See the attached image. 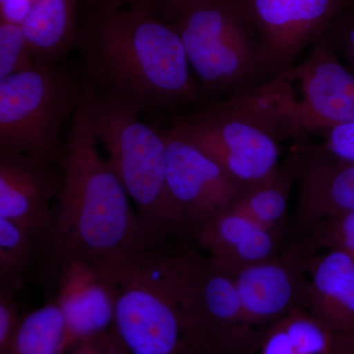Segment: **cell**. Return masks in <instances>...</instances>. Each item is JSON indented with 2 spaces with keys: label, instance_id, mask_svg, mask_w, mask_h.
Returning <instances> with one entry per match:
<instances>
[{
  "label": "cell",
  "instance_id": "1",
  "mask_svg": "<svg viewBox=\"0 0 354 354\" xmlns=\"http://www.w3.org/2000/svg\"><path fill=\"white\" fill-rule=\"evenodd\" d=\"M76 48L84 77L140 113L174 111L202 102L176 27L147 9L95 6L79 28Z\"/></svg>",
  "mask_w": 354,
  "mask_h": 354
},
{
  "label": "cell",
  "instance_id": "2",
  "mask_svg": "<svg viewBox=\"0 0 354 354\" xmlns=\"http://www.w3.org/2000/svg\"><path fill=\"white\" fill-rule=\"evenodd\" d=\"M93 91L94 84L84 77L82 97L58 164L59 207L48 242L59 266L86 260L106 267L153 242L120 178L97 153L91 120Z\"/></svg>",
  "mask_w": 354,
  "mask_h": 354
},
{
  "label": "cell",
  "instance_id": "3",
  "mask_svg": "<svg viewBox=\"0 0 354 354\" xmlns=\"http://www.w3.org/2000/svg\"><path fill=\"white\" fill-rule=\"evenodd\" d=\"M186 254L150 242L106 266L118 291L111 330L127 354H205L186 297Z\"/></svg>",
  "mask_w": 354,
  "mask_h": 354
},
{
  "label": "cell",
  "instance_id": "4",
  "mask_svg": "<svg viewBox=\"0 0 354 354\" xmlns=\"http://www.w3.org/2000/svg\"><path fill=\"white\" fill-rule=\"evenodd\" d=\"M94 84V83H93ZM140 111L94 85L91 120L97 143L127 190L144 232L151 241L185 234L167 186L165 131L142 121Z\"/></svg>",
  "mask_w": 354,
  "mask_h": 354
},
{
  "label": "cell",
  "instance_id": "5",
  "mask_svg": "<svg viewBox=\"0 0 354 354\" xmlns=\"http://www.w3.org/2000/svg\"><path fill=\"white\" fill-rule=\"evenodd\" d=\"M171 23L201 104L243 94L274 78L255 30L235 0H205Z\"/></svg>",
  "mask_w": 354,
  "mask_h": 354
},
{
  "label": "cell",
  "instance_id": "6",
  "mask_svg": "<svg viewBox=\"0 0 354 354\" xmlns=\"http://www.w3.org/2000/svg\"><path fill=\"white\" fill-rule=\"evenodd\" d=\"M253 91L283 142L354 123V74L325 36L297 64Z\"/></svg>",
  "mask_w": 354,
  "mask_h": 354
},
{
  "label": "cell",
  "instance_id": "7",
  "mask_svg": "<svg viewBox=\"0 0 354 354\" xmlns=\"http://www.w3.org/2000/svg\"><path fill=\"white\" fill-rule=\"evenodd\" d=\"M169 128L249 189L281 167V141L246 93L198 104L176 116Z\"/></svg>",
  "mask_w": 354,
  "mask_h": 354
},
{
  "label": "cell",
  "instance_id": "8",
  "mask_svg": "<svg viewBox=\"0 0 354 354\" xmlns=\"http://www.w3.org/2000/svg\"><path fill=\"white\" fill-rule=\"evenodd\" d=\"M83 95V81L60 64H36L0 79V151L59 164L60 130Z\"/></svg>",
  "mask_w": 354,
  "mask_h": 354
},
{
  "label": "cell",
  "instance_id": "9",
  "mask_svg": "<svg viewBox=\"0 0 354 354\" xmlns=\"http://www.w3.org/2000/svg\"><path fill=\"white\" fill-rule=\"evenodd\" d=\"M185 290L205 354H256L263 334L247 323L234 277L211 257L187 251Z\"/></svg>",
  "mask_w": 354,
  "mask_h": 354
},
{
  "label": "cell",
  "instance_id": "10",
  "mask_svg": "<svg viewBox=\"0 0 354 354\" xmlns=\"http://www.w3.org/2000/svg\"><path fill=\"white\" fill-rule=\"evenodd\" d=\"M264 50L274 77L288 71L325 36L348 0H235Z\"/></svg>",
  "mask_w": 354,
  "mask_h": 354
},
{
  "label": "cell",
  "instance_id": "11",
  "mask_svg": "<svg viewBox=\"0 0 354 354\" xmlns=\"http://www.w3.org/2000/svg\"><path fill=\"white\" fill-rule=\"evenodd\" d=\"M165 133L167 186L185 232L192 235L232 209L249 188L192 142L171 128Z\"/></svg>",
  "mask_w": 354,
  "mask_h": 354
},
{
  "label": "cell",
  "instance_id": "12",
  "mask_svg": "<svg viewBox=\"0 0 354 354\" xmlns=\"http://www.w3.org/2000/svg\"><path fill=\"white\" fill-rule=\"evenodd\" d=\"M307 255L299 243L232 274L248 325L261 334L306 304Z\"/></svg>",
  "mask_w": 354,
  "mask_h": 354
},
{
  "label": "cell",
  "instance_id": "13",
  "mask_svg": "<svg viewBox=\"0 0 354 354\" xmlns=\"http://www.w3.org/2000/svg\"><path fill=\"white\" fill-rule=\"evenodd\" d=\"M59 165L46 158L0 151V218L50 241L51 203L62 187Z\"/></svg>",
  "mask_w": 354,
  "mask_h": 354
},
{
  "label": "cell",
  "instance_id": "14",
  "mask_svg": "<svg viewBox=\"0 0 354 354\" xmlns=\"http://www.w3.org/2000/svg\"><path fill=\"white\" fill-rule=\"evenodd\" d=\"M295 223L311 232L333 216L354 211V162L337 158L311 140L295 142Z\"/></svg>",
  "mask_w": 354,
  "mask_h": 354
},
{
  "label": "cell",
  "instance_id": "15",
  "mask_svg": "<svg viewBox=\"0 0 354 354\" xmlns=\"http://www.w3.org/2000/svg\"><path fill=\"white\" fill-rule=\"evenodd\" d=\"M58 307L64 318V354L79 342L113 329L118 291L104 266L71 260L60 266Z\"/></svg>",
  "mask_w": 354,
  "mask_h": 354
},
{
  "label": "cell",
  "instance_id": "16",
  "mask_svg": "<svg viewBox=\"0 0 354 354\" xmlns=\"http://www.w3.org/2000/svg\"><path fill=\"white\" fill-rule=\"evenodd\" d=\"M305 308L337 332H354V256L330 249L307 256Z\"/></svg>",
  "mask_w": 354,
  "mask_h": 354
},
{
  "label": "cell",
  "instance_id": "17",
  "mask_svg": "<svg viewBox=\"0 0 354 354\" xmlns=\"http://www.w3.org/2000/svg\"><path fill=\"white\" fill-rule=\"evenodd\" d=\"M192 236L232 274L279 254V230L263 227L232 209L198 228Z\"/></svg>",
  "mask_w": 354,
  "mask_h": 354
},
{
  "label": "cell",
  "instance_id": "18",
  "mask_svg": "<svg viewBox=\"0 0 354 354\" xmlns=\"http://www.w3.org/2000/svg\"><path fill=\"white\" fill-rule=\"evenodd\" d=\"M77 0H35L23 31L36 64H60L76 46Z\"/></svg>",
  "mask_w": 354,
  "mask_h": 354
},
{
  "label": "cell",
  "instance_id": "19",
  "mask_svg": "<svg viewBox=\"0 0 354 354\" xmlns=\"http://www.w3.org/2000/svg\"><path fill=\"white\" fill-rule=\"evenodd\" d=\"M339 332L304 307L265 330L256 354H334Z\"/></svg>",
  "mask_w": 354,
  "mask_h": 354
},
{
  "label": "cell",
  "instance_id": "20",
  "mask_svg": "<svg viewBox=\"0 0 354 354\" xmlns=\"http://www.w3.org/2000/svg\"><path fill=\"white\" fill-rule=\"evenodd\" d=\"M295 157L292 150L281 162L276 174L253 186L232 209L251 218L263 227L279 230L288 214V200L295 183Z\"/></svg>",
  "mask_w": 354,
  "mask_h": 354
},
{
  "label": "cell",
  "instance_id": "21",
  "mask_svg": "<svg viewBox=\"0 0 354 354\" xmlns=\"http://www.w3.org/2000/svg\"><path fill=\"white\" fill-rule=\"evenodd\" d=\"M64 315L53 300L23 316L3 354H64Z\"/></svg>",
  "mask_w": 354,
  "mask_h": 354
},
{
  "label": "cell",
  "instance_id": "22",
  "mask_svg": "<svg viewBox=\"0 0 354 354\" xmlns=\"http://www.w3.org/2000/svg\"><path fill=\"white\" fill-rule=\"evenodd\" d=\"M36 241L25 228L0 218V278L3 285L20 286L34 260Z\"/></svg>",
  "mask_w": 354,
  "mask_h": 354
},
{
  "label": "cell",
  "instance_id": "23",
  "mask_svg": "<svg viewBox=\"0 0 354 354\" xmlns=\"http://www.w3.org/2000/svg\"><path fill=\"white\" fill-rule=\"evenodd\" d=\"M299 244L307 256L330 249L354 256V211L323 221Z\"/></svg>",
  "mask_w": 354,
  "mask_h": 354
},
{
  "label": "cell",
  "instance_id": "24",
  "mask_svg": "<svg viewBox=\"0 0 354 354\" xmlns=\"http://www.w3.org/2000/svg\"><path fill=\"white\" fill-rule=\"evenodd\" d=\"M36 65L21 24L0 20V79Z\"/></svg>",
  "mask_w": 354,
  "mask_h": 354
},
{
  "label": "cell",
  "instance_id": "25",
  "mask_svg": "<svg viewBox=\"0 0 354 354\" xmlns=\"http://www.w3.org/2000/svg\"><path fill=\"white\" fill-rule=\"evenodd\" d=\"M312 137L319 140L317 144L335 157L354 162V123L322 128L314 132L309 139Z\"/></svg>",
  "mask_w": 354,
  "mask_h": 354
},
{
  "label": "cell",
  "instance_id": "26",
  "mask_svg": "<svg viewBox=\"0 0 354 354\" xmlns=\"http://www.w3.org/2000/svg\"><path fill=\"white\" fill-rule=\"evenodd\" d=\"M23 316L12 293V288L1 283L0 288V354L6 353Z\"/></svg>",
  "mask_w": 354,
  "mask_h": 354
},
{
  "label": "cell",
  "instance_id": "27",
  "mask_svg": "<svg viewBox=\"0 0 354 354\" xmlns=\"http://www.w3.org/2000/svg\"><path fill=\"white\" fill-rule=\"evenodd\" d=\"M113 330L79 342L66 354H109L115 344Z\"/></svg>",
  "mask_w": 354,
  "mask_h": 354
},
{
  "label": "cell",
  "instance_id": "28",
  "mask_svg": "<svg viewBox=\"0 0 354 354\" xmlns=\"http://www.w3.org/2000/svg\"><path fill=\"white\" fill-rule=\"evenodd\" d=\"M35 0H0V20L22 24Z\"/></svg>",
  "mask_w": 354,
  "mask_h": 354
},
{
  "label": "cell",
  "instance_id": "29",
  "mask_svg": "<svg viewBox=\"0 0 354 354\" xmlns=\"http://www.w3.org/2000/svg\"><path fill=\"white\" fill-rule=\"evenodd\" d=\"M205 0H158L157 10L162 14V20L171 23L191 7Z\"/></svg>",
  "mask_w": 354,
  "mask_h": 354
},
{
  "label": "cell",
  "instance_id": "30",
  "mask_svg": "<svg viewBox=\"0 0 354 354\" xmlns=\"http://www.w3.org/2000/svg\"><path fill=\"white\" fill-rule=\"evenodd\" d=\"M334 354H354V332H339Z\"/></svg>",
  "mask_w": 354,
  "mask_h": 354
},
{
  "label": "cell",
  "instance_id": "31",
  "mask_svg": "<svg viewBox=\"0 0 354 354\" xmlns=\"http://www.w3.org/2000/svg\"><path fill=\"white\" fill-rule=\"evenodd\" d=\"M106 3L140 7V8L147 9V10L151 11V12L155 13L158 9V0H109Z\"/></svg>",
  "mask_w": 354,
  "mask_h": 354
},
{
  "label": "cell",
  "instance_id": "32",
  "mask_svg": "<svg viewBox=\"0 0 354 354\" xmlns=\"http://www.w3.org/2000/svg\"><path fill=\"white\" fill-rule=\"evenodd\" d=\"M116 339V337H115ZM109 354H127L125 353L124 349L122 348V346H120V342H118V339H116L115 344H114L113 348H111V353Z\"/></svg>",
  "mask_w": 354,
  "mask_h": 354
},
{
  "label": "cell",
  "instance_id": "33",
  "mask_svg": "<svg viewBox=\"0 0 354 354\" xmlns=\"http://www.w3.org/2000/svg\"><path fill=\"white\" fill-rule=\"evenodd\" d=\"M87 3L91 4L93 7L101 6V4L106 3L109 0H85Z\"/></svg>",
  "mask_w": 354,
  "mask_h": 354
},
{
  "label": "cell",
  "instance_id": "34",
  "mask_svg": "<svg viewBox=\"0 0 354 354\" xmlns=\"http://www.w3.org/2000/svg\"><path fill=\"white\" fill-rule=\"evenodd\" d=\"M348 2L349 6H353V4H354V0H348Z\"/></svg>",
  "mask_w": 354,
  "mask_h": 354
}]
</instances>
